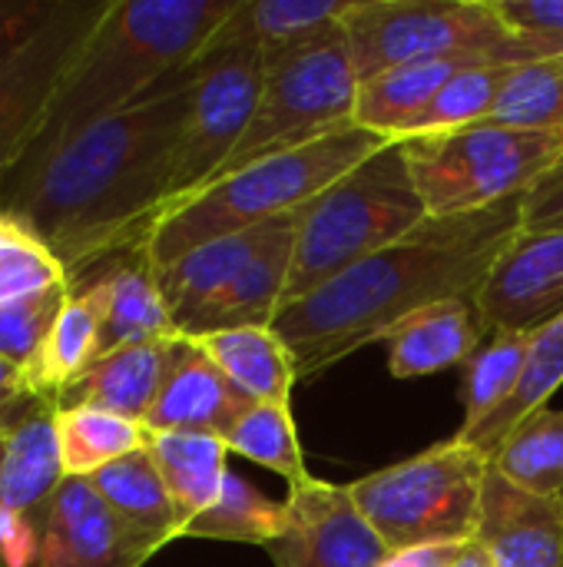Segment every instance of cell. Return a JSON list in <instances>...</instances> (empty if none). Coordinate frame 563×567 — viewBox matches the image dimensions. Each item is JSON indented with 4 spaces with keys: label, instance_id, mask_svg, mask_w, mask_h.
Wrapping results in <instances>:
<instances>
[{
    "label": "cell",
    "instance_id": "obj_17",
    "mask_svg": "<svg viewBox=\"0 0 563 567\" xmlns=\"http://www.w3.org/2000/svg\"><path fill=\"white\" fill-rule=\"evenodd\" d=\"M475 545L494 567H563V502L518 488L488 462Z\"/></svg>",
    "mask_w": 563,
    "mask_h": 567
},
{
    "label": "cell",
    "instance_id": "obj_42",
    "mask_svg": "<svg viewBox=\"0 0 563 567\" xmlns=\"http://www.w3.org/2000/svg\"><path fill=\"white\" fill-rule=\"evenodd\" d=\"M465 545H428V548H405L392 551L378 567H451Z\"/></svg>",
    "mask_w": 563,
    "mask_h": 567
},
{
    "label": "cell",
    "instance_id": "obj_12",
    "mask_svg": "<svg viewBox=\"0 0 563 567\" xmlns=\"http://www.w3.org/2000/svg\"><path fill=\"white\" fill-rule=\"evenodd\" d=\"M282 502L285 525L265 545L275 567H378L392 555L345 485L312 478Z\"/></svg>",
    "mask_w": 563,
    "mask_h": 567
},
{
    "label": "cell",
    "instance_id": "obj_28",
    "mask_svg": "<svg viewBox=\"0 0 563 567\" xmlns=\"http://www.w3.org/2000/svg\"><path fill=\"white\" fill-rule=\"evenodd\" d=\"M538 332H488L471 362L465 365V425L458 439H471L481 425H488L521 389L528 359Z\"/></svg>",
    "mask_w": 563,
    "mask_h": 567
},
{
    "label": "cell",
    "instance_id": "obj_35",
    "mask_svg": "<svg viewBox=\"0 0 563 567\" xmlns=\"http://www.w3.org/2000/svg\"><path fill=\"white\" fill-rule=\"evenodd\" d=\"M488 123L531 130V133H563V60L538 56L514 63Z\"/></svg>",
    "mask_w": 563,
    "mask_h": 567
},
{
    "label": "cell",
    "instance_id": "obj_23",
    "mask_svg": "<svg viewBox=\"0 0 563 567\" xmlns=\"http://www.w3.org/2000/svg\"><path fill=\"white\" fill-rule=\"evenodd\" d=\"M166 342L126 346L96 359L86 372H80L73 382H66L53 395L56 412L100 409V412H113V415L146 425L156 405L159 385H163Z\"/></svg>",
    "mask_w": 563,
    "mask_h": 567
},
{
    "label": "cell",
    "instance_id": "obj_30",
    "mask_svg": "<svg viewBox=\"0 0 563 567\" xmlns=\"http://www.w3.org/2000/svg\"><path fill=\"white\" fill-rule=\"evenodd\" d=\"M494 472L524 492L561 498L563 495V409L544 405L521 419L514 432L488 458Z\"/></svg>",
    "mask_w": 563,
    "mask_h": 567
},
{
    "label": "cell",
    "instance_id": "obj_48",
    "mask_svg": "<svg viewBox=\"0 0 563 567\" xmlns=\"http://www.w3.org/2000/svg\"><path fill=\"white\" fill-rule=\"evenodd\" d=\"M561 502H563V495H561Z\"/></svg>",
    "mask_w": 563,
    "mask_h": 567
},
{
    "label": "cell",
    "instance_id": "obj_13",
    "mask_svg": "<svg viewBox=\"0 0 563 567\" xmlns=\"http://www.w3.org/2000/svg\"><path fill=\"white\" fill-rule=\"evenodd\" d=\"M481 332H541L563 316V229H521L471 296Z\"/></svg>",
    "mask_w": 563,
    "mask_h": 567
},
{
    "label": "cell",
    "instance_id": "obj_43",
    "mask_svg": "<svg viewBox=\"0 0 563 567\" xmlns=\"http://www.w3.org/2000/svg\"><path fill=\"white\" fill-rule=\"evenodd\" d=\"M27 395H33V392L27 389L23 372L0 355V405H13V402H20Z\"/></svg>",
    "mask_w": 563,
    "mask_h": 567
},
{
    "label": "cell",
    "instance_id": "obj_36",
    "mask_svg": "<svg viewBox=\"0 0 563 567\" xmlns=\"http://www.w3.org/2000/svg\"><path fill=\"white\" fill-rule=\"evenodd\" d=\"M511 70H514V63H508V60H478V63L461 66L438 90V96L428 103V110L421 113V120L415 123L408 140L428 136V133L461 130V126H471V123H484L491 116Z\"/></svg>",
    "mask_w": 563,
    "mask_h": 567
},
{
    "label": "cell",
    "instance_id": "obj_39",
    "mask_svg": "<svg viewBox=\"0 0 563 567\" xmlns=\"http://www.w3.org/2000/svg\"><path fill=\"white\" fill-rule=\"evenodd\" d=\"M508 27L544 56L563 53V0H494Z\"/></svg>",
    "mask_w": 563,
    "mask_h": 567
},
{
    "label": "cell",
    "instance_id": "obj_2",
    "mask_svg": "<svg viewBox=\"0 0 563 567\" xmlns=\"http://www.w3.org/2000/svg\"><path fill=\"white\" fill-rule=\"evenodd\" d=\"M521 199L471 216H431L312 296L282 306L272 329L285 342L299 382L385 342L395 326L435 302L471 299L521 233Z\"/></svg>",
    "mask_w": 563,
    "mask_h": 567
},
{
    "label": "cell",
    "instance_id": "obj_24",
    "mask_svg": "<svg viewBox=\"0 0 563 567\" xmlns=\"http://www.w3.org/2000/svg\"><path fill=\"white\" fill-rule=\"evenodd\" d=\"M494 60V56H448V60H418L405 66H392L385 73H375L358 83L355 100V123L402 143L428 110V103L438 96V90L468 63Z\"/></svg>",
    "mask_w": 563,
    "mask_h": 567
},
{
    "label": "cell",
    "instance_id": "obj_41",
    "mask_svg": "<svg viewBox=\"0 0 563 567\" xmlns=\"http://www.w3.org/2000/svg\"><path fill=\"white\" fill-rule=\"evenodd\" d=\"M521 229H563V156L554 169L521 199Z\"/></svg>",
    "mask_w": 563,
    "mask_h": 567
},
{
    "label": "cell",
    "instance_id": "obj_16",
    "mask_svg": "<svg viewBox=\"0 0 563 567\" xmlns=\"http://www.w3.org/2000/svg\"><path fill=\"white\" fill-rule=\"evenodd\" d=\"M249 405L256 402H249L226 379V372L212 362L199 339L173 336L166 342L163 385L146 419V429L226 439V432L242 419Z\"/></svg>",
    "mask_w": 563,
    "mask_h": 567
},
{
    "label": "cell",
    "instance_id": "obj_19",
    "mask_svg": "<svg viewBox=\"0 0 563 567\" xmlns=\"http://www.w3.org/2000/svg\"><path fill=\"white\" fill-rule=\"evenodd\" d=\"M279 219L246 229V233H236V236L212 239L206 246H196L186 256H179L176 262L156 269L159 292L169 306V316H173V326L179 336H192L199 319L232 286V279L246 269V262L265 246V239L272 236Z\"/></svg>",
    "mask_w": 563,
    "mask_h": 567
},
{
    "label": "cell",
    "instance_id": "obj_1",
    "mask_svg": "<svg viewBox=\"0 0 563 567\" xmlns=\"http://www.w3.org/2000/svg\"><path fill=\"white\" fill-rule=\"evenodd\" d=\"M189 83L192 76L183 70L143 103L86 126L3 206L50 246L66 276L149 239L166 206Z\"/></svg>",
    "mask_w": 563,
    "mask_h": 567
},
{
    "label": "cell",
    "instance_id": "obj_27",
    "mask_svg": "<svg viewBox=\"0 0 563 567\" xmlns=\"http://www.w3.org/2000/svg\"><path fill=\"white\" fill-rule=\"evenodd\" d=\"M226 379L249 399L269 405H292V389L299 382L292 355L279 332L269 329H229L199 339Z\"/></svg>",
    "mask_w": 563,
    "mask_h": 567
},
{
    "label": "cell",
    "instance_id": "obj_20",
    "mask_svg": "<svg viewBox=\"0 0 563 567\" xmlns=\"http://www.w3.org/2000/svg\"><path fill=\"white\" fill-rule=\"evenodd\" d=\"M299 223H302V209L275 223L265 246L246 262V269L232 279V286L199 319L189 339H202V336L229 332V329H269L275 322L289 292Z\"/></svg>",
    "mask_w": 563,
    "mask_h": 567
},
{
    "label": "cell",
    "instance_id": "obj_5",
    "mask_svg": "<svg viewBox=\"0 0 563 567\" xmlns=\"http://www.w3.org/2000/svg\"><path fill=\"white\" fill-rule=\"evenodd\" d=\"M425 219L431 216L411 179L405 150L402 143H388L302 209L285 306L415 233Z\"/></svg>",
    "mask_w": 563,
    "mask_h": 567
},
{
    "label": "cell",
    "instance_id": "obj_14",
    "mask_svg": "<svg viewBox=\"0 0 563 567\" xmlns=\"http://www.w3.org/2000/svg\"><path fill=\"white\" fill-rule=\"evenodd\" d=\"M156 551L159 545L129 528L90 478H66L50 498L33 567H143Z\"/></svg>",
    "mask_w": 563,
    "mask_h": 567
},
{
    "label": "cell",
    "instance_id": "obj_46",
    "mask_svg": "<svg viewBox=\"0 0 563 567\" xmlns=\"http://www.w3.org/2000/svg\"><path fill=\"white\" fill-rule=\"evenodd\" d=\"M3 439H7V432H0V468H3Z\"/></svg>",
    "mask_w": 563,
    "mask_h": 567
},
{
    "label": "cell",
    "instance_id": "obj_31",
    "mask_svg": "<svg viewBox=\"0 0 563 567\" xmlns=\"http://www.w3.org/2000/svg\"><path fill=\"white\" fill-rule=\"evenodd\" d=\"M56 435H60L66 478H90L100 468L133 452H143L149 445V429L143 422L100 409L56 412Z\"/></svg>",
    "mask_w": 563,
    "mask_h": 567
},
{
    "label": "cell",
    "instance_id": "obj_7",
    "mask_svg": "<svg viewBox=\"0 0 563 567\" xmlns=\"http://www.w3.org/2000/svg\"><path fill=\"white\" fill-rule=\"evenodd\" d=\"M428 216H471L528 196L563 156V133L471 123L402 143Z\"/></svg>",
    "mask_w": 563,
    "mask_h": 567
},
{
    "label": "cell",
    "instance_id": "obj_40",
    "mask_svg": "<svg viewBox=\"0 0 563 567\" xmlns=\"http://www.w3.org/2000/svg\"><path fill=\"white\" fill-rule=\"evenodd\" d=\"M60 3L63 0H0V66L56 17Z\"/></svg>",
    "mask_w": 563,
    "mask_h": 567
},
{
    "label": "cell",
    "instance_id": "obj_11",
    "mask_svg": "<svg viewBox=\"0 0 563 567\" xmlns=\"http://www.w3.org/2000/svg\"><path fill=\"white\" fill-rule=\"evenodd\" d=\"M106 7L110 0H63L56 17L0 66V196Z\"/></svg>",
    "mask_w": 563,
    "mask_h": 567
},
{
    "label": "cell",
    "instance_id": "obj_10",
    "mask_svg": "<svg viewBox=\"0 0 563 567\" xmlns=\"http://www.w3.org/2000/svg\"><path fill=\"white\" fill-rule=\"evenodd\" d=\"M186 70L192 76L189 110L173 150L169 193L159 219L186 206L219 176L246 136L265 83V60L252 53L196 56Z\"/></svg>",
    "mask_w": 563,
    "mask_h": 567
},
{
    "label": "cell",
    "instance_id": "obj_4",
    "mask_svg": "<svg viewBox=\"0 0 563 567\" xmlns=\"http://www.w3.org/2000/svg\"><path fill=\"white\" fill-rule=\"evenodd\" d=\"M388 143L392 140L348 123L299 150L249 163L192 196L176 213L163 216L143 243V252L153 269H163L196 246L299 213Z\"/></svg>",
    "mask_w": 563,
    "mask_h": 567
},
{
    "label": "cell",
    "instance_id": "obj_25",
    "mask_svg": "<svg viewBox=\"0 0 563 567\" xmlns=\"http://www.w3.org/2000/svg\"><path fill=\"white\" fill-rule=\"evenodd\" d=\"M146 452L153 455L176 508L183 532L192 518L216 505L229 475V445L219 435L192 432H149Z\"/></svg>",
    "mask_w": 563,
    "mask_h": 567
},
{
    "label": "cell",
    "instance_id": "obj_22",
    "mask_svg": "<svg viewBox=\"0 0 563 567\" xmlns=\"http://www.w3.org/2000/svg\"><path fill=\"white\" fill-rule=\"evenodd\" d=\"M484 342L471 299H445L395 326L385 336L388 372L395 379H425L468 365Z\"/></svg>",
    "mask_w": 563,
    "mask_h": 567
},
{
    "label": "cell",
    "instance_id": "obj_21",
    "mask_svg": "<svg viewBox=\"0 0 563 567\" xmlns=\"http://www.w3.org/2000/svg\"><path fill=\"white\" fill-rule=\"evenodd\" d=\"M66 482L60 435H56V405L50 395H33L3 439V468H0V512L27 515L56 495Z\"/></svg>",
    "mask_w": 563,
    "mask_h": 567
},
{
    "label": "cell",
    "instance_id": "obj_32",
    "mask_svg": "<svg viewBox=\"0 0 563 567\" xmlns=\"http://www.w3.org/2000/svg\"><path fill=\"white\" fill-rule=\"evenodd\" d=\"M229 445V455H242L279 478H285L289 492L309 485L315 475L305 468V452L299 442L292 405H269L256 402L242 412V419L226 432L222 439Z\"/></svg>",
    "mask_w": 563,
    "mask_h": 567
},
{
    "label": "cell",
    "instance_id": "obj_45",
    "mask_svg": "<svg viewBox=\"0 0 563 567\" xmlns=\"http://www.w3.org/2000/svg\"><path fill=\"white\" fill-rule=\"evenodd\" d=\"M33 395H27V399H20V402H13V405H0V432H7L13 422H17V415L23 412V405L30 402Z\"/></svg>",
    "mask_w": 563,
    "mask_h": 567
},
{
    "label": "cell",
    "instance_id": "obj_8",
    "mask_svg": "<svg viewBox=\"0 0 563 567\" xmlns=\"http://www.w3.org/2000/svg\"><path fill=\"white\" fill-rule=\"evenodd\" d=\"M342 30L358 80L418 60L494 56L524 63L544 56L508 27L494 0H355Z\"/></svg>",
    "mask_w": 563,
    "mask_h": 567
},
{
    "label": "cell",
    "instance_id": "obj_38",
    "mask_svg": "<svg viewBox=\"0 0 563 567\" xmlns=\"http://www.w3.org/2000/svg\"><path fill=\"white\" fill-rule=\"evenodd\" d=\"M70 282L63 262L50 252L37 233H30L17 216L0 209V302Z\"/></svg>",
    "mask_w": 563,
    "mask_h": 567
},
{
    "label": "cell",
    "instance_id": "obj_37",
    "mask_svg": "<svg viewBox=\"0 0 563 567\" xmlns=\"http://www.w3.org/2000/svg\"><path fill=\"white\" fill-rule=\"evenodd\" d=\"M66 299H70V282L0 302V355L10 365H17L23 372V379L37 365Z\"/></svg>",
    "mask_w": 563,
    "mask_h": 567
},
{
    "label": "cell",
    "instance_id": "obj_6",
    "mask_svg": "<svg viewBox=\"0 0 563 567\" xmlns=\"http://www.w3.org/2000/svg\"><path fill=\"white\" fill-rule=\"evenodd\" d=\"M484 475L488 458L448 439L398 465L355 478L345 488L388 551H405L471 545L481 518Z\"/></svg>",
    "mask_w": 563,
    "mask_h": 567
},
{
    "label": "cell",
    "instance_id": "obj_15",
    "mask_svg": "<svg viewBox=\"0 0 563 567\" xmlns=\"http://www.w3.org/2000/svg\"><path fill=\"white\" fill-rule=\"evenodd\" d=\"M73 286H86L100 299V349L96 359L146 342H166L176 332L169 306L159 292L156 269L143 246L119 249L93 259L70 276Z\"/></svg>",
    "mask_w": 563,
    "mask_h": 567
},
{
    "label": "cell",
    "instance_id": "obj_3",
    "mask_svg": "<svg viewBox=\"0 0 563 567\" xmlns=\"http://www.w3.org/2000/svg\"><path fill=\"white\" fill-rule=\"evenodd\" d=\"M236 3L239 0H110L70 63L33 146L13 169L0 209L86 126L143 103L159 83L183 73Z\"/></svg>",
    "mask_w": 563,
    "mask_h": 567
},
{
    "label": "cell",
    "instance_id": "obj_33",
    "mask_svg": "<svg viewBox=\"0 0 563 567\" xmlns=\"http://www.w3.org/2000/svg\"><path fill=\"white\" fill-rule=\"evenodd\" d=\"M285 525V502H272L256 492L242 475L229 472L222 495L212 508L192 518L183 538H206V542H239L265 548Z\"/></svg>",
    "mask_w": 563,
    "mask_h": 567
},
{
    "label": "cell",
    "instance_id": "obj_34",
    "mask_svg": "<svg viewBox=\"0 0 563 567\" xmlns=\"http://www.w3.org/2000/svg\"><path fill=\"white\" fill-rule=\"evenodd\" d=\"M563 385V316H557L548 329H541L534 336V349H531V359H528V372H524V382L518 389V395L488 422L481 425L471 439H458L471 449H478L484 458H491L498 452V445L514 432V425L521 419H528L531 412L551 405L554 392Z\"/></svg>",
    "mask_w": 563,
    "mask_h": 567
},
{
    "label": "cell",
    "instance_id": "obj_44",
    "mask_svg": "<svg viewBox=\"0 0 563 567\" xmlns=\"http://www.w3.org/2000/svg\"><path fill=\"white\" fill-rule=\"evenodd\" d=\"M451 567H494V565H491V561H488V555L471 542V545H465V548H461L458 561H455Z\"/></svg>",
    "mask_w": 563,
    "mask_h": 567
},
{
    "label": "cell",
    "instance_id": "obj_29",
    "mask_svg": "<svg viewBox=\"0 0 563 567\" xmlns=\"http://www.w3.org/2000/svg\"><path fill=\"white\" fill-rule=\"evenodd\" d=\"M100 299L86 286L70 282V299L60 309L50 339L37 359V365L27 375V389L33 395H56L66 382H73L80 372H86L96 362L100 349Z\"/></svg>",
    "mask_w": 563,
    "mask_h": 567
},
{
    "label": "cell",
    "instance_id": "obj_18",
    "mask_svg": "<svg viewBox=\"0 0 563 567\" xmlns=\"http://www.w3.org/2000/svg\"><path fill=\"white\" fill-rule=\"evenodd\" d=\"M355 0H239L199 56L252 53L272 60L342 27Z\"/></svg>",
    "mask_w": 563,
    "mask_h": 567
},
{
    "label": "cell",
    "instance_id": "obj_47",
    "mask_svg": "<svg viewBox=\"0 0 563 567\" xmlns=\"http://www.w3.org/2000/svg\"><path fill=\"white\" fill-rule=\"evenodd\" d=\"M557 56H561V60H563V53H557Z\"/></svg>",
    "mask_w": 563,
    "mask_h": 567
},
{
    "label": "cell",
    "instance_id": "obj_26",
    "mask_svg": "<svg viewBox=\"0 0 563 567\" xmlns=\"http://www.w3.org/2000/svg\"><path fill=\"white\" fill-rule=\"evenodd\" d=\"M90 485L129 528H136L159 548L183 538L179 508L146 449L100 468L96 475H90Z\"/></svg>",
    "mask_w": 563,
    "mask_h": 567
},
{
    "label": "cell",
    "instance_id": "obj_9",
    "mask_svg": "<svg viewBox=\"0 0 563 567\" xmlns=\"http://www.w3.org/2000/svg\"><path fill=\"white\" fill-rule=\"evenodd\" d=\"M358 83L362 80L342 27L265 60V83L256 116L212 183L249 163L299 150L355 123Z\"/></svg>",
    "mask_w": 563,
    "mask_h": 567
}]
</instances>
